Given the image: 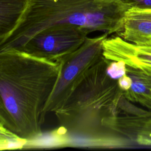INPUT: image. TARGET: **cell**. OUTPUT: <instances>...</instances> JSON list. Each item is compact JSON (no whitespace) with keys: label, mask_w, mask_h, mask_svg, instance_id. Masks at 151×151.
Here are the masks:
<instances>
[{"label":"cell","mask_w":151,"mask_h":151,"mask_svg":"<svg viewBox=\"0 0 151 151\" xmlns=\"http://www.w3.org/2000/svg\"><path fill=\"white\" fill-rule=\"evenodd\" d=\"M128 6L119 0H29L18 24L0 51L19 49L38 32L55 25L77 26L88 34L121 30Z\"/></svg>","instance_id":"cell-3"},{"label":"cell","mask_w":151,"mask_h":151,"mask_svg":"<svg viewBox=\"0 0 151 151\" xmlns=\"http://www.w3.org/2000/svg\"><path fill=\"white\" fill-rule=\"evenodd\" d=\"M108 61L103 57L86 73L63 105L54 113L69 136L80 146L95 148L122 147L120 136L111 134L110 123L116 117L120 94L117 82L106 72Z\"/></svg>","instance_id":"cell-2"},{"label":"cell","mask_w":151,"mask_h":151,"mask_svg":"<svg viewBox=\"0 0 151 151\" xmlns=\"http://www.w3.org/2000/svg\"><path fill=\"white\" fill-rule=\"evenodd\" d=\"M27 142L11 132L0 123V150L22 149L25 146Z\"/></svg>","instance_id":"cell-9"},{"label":"cell","mask_w":151,"mask_h":151,"mask_svg":"<svg viewBox=\"0 0 151 151\" xmlns=\"http://www.w3.org/2000/svg\"><path fill=\"white\" fill-rule=\"evenodd\" d=\"M88 35L77 26L55 25L38 32L18 50L40 58L60 61L77 50Z\"/></svg>","instance_id":"cell-5"},{"label":"cell","mask_w":151,"mask_h":151,"mask_svg":"<svg viewBox=\"0 0 151 151\" xmlns=\"http://www.w3.org/2000/svg\"><path fill=\"white\" fill-rule=\"evenodd\" d=\"M103 56L108 61H122L126 67L151 76V45H138L119 36L107 37L103 42Z\"/></svg>","instance_id":"cell-6"},{"label":"cell","mask_w":151,"mask_h":151,"mask_svg":"<svg viewBox=\"0 0 151 151\" xmlns=\"http://www.w3.org/2000/svg\"><path fill=\"white\" fill-rule=\"evenodd\" d=\"M106 72L111 78L119 79L127 73L126 64L122 61H108Z\"/></svg>","instance_id":"cell-11"},{"label":"cell","mask_w":151,"mask_h":151,"mask_svg":"<svg viewBox=\"0 0 151 151\" xmlns=\"http://www.w3.org/2000/svg\"><path fill=\"white\" fill-rule=\"evenodd\" d=\"M117 83L120 90L126 91L130 88L132 84V79L126 74L119 78Z\"/></svg>","instance_id":"cell-13"},{"label":"cell","mask_w":151,"mask_h":151,"mask_svg":"<svg viewBox=\"0 0 151 151\" xmlns=\"http://www.w3.org/2000/svg\"><path fill=\"white\" fill-rule=\"evenodd\" d=\"M136 74L145 83L146 90L143 94L136 97L134 101L151 110V76L139 71H136ZM149 113L151 114V111Z\"/></svg>","instance_id":"cell-10"},{"label":"cell","mask_w":151,"mask_h":151,"mask_svg":"<svg viewBox=\"0 0 151 151\" xmlns=\"http://www.w3.org/2000/svg\"><path fill=\"white\" fill-rule=\"evenodd\" d=\"M129 8L151 9V0H119Z\"/></svg>","instance_id":"cell-12"},{"label":"cell","mask_w":151,"mask_h":151,"mask_svg":"<svg viewBox=\"0 0 151 151\" xmlns=\"http://www.w3.org/2000/svg\"><path fill=\"white\" fill-rule=\"evenodd\" d=\"M29 0H0V48L15 29Z\"/></svg>","instance_id":"cell-8"},{"label":"cell","mask_w":151,"mask_h":151,"mask_svg":"<svg viewBox=\"0 0 151 151\" xmlns=\"http://www.w3.org/2000/svg\"><path fill=\"white\" fill-rule=\"evenodd\" d=\"M106 33L87 37L75 51L60 61L61 68L57 82L45 107L46 113L54 112L60 108L87 71L103 57V42L108 37Z\"/></svg>","instance_id":"cell-4"},{"label":"cell","mask_w":151,"mask_h":151,"mask_svg":"<svg viewBox=\"0 0 151 151\" xmlns=\"http://www.w3.org/2000/svg\"><path fill=\"white\" fill-rule=\"evenodd\" d=\"M60 61L10 48L0 51V123L28 142L39 138Z\"/></svg>","instance_id":"cell-1"},{"label":"cell","mask_w":151,"mask_h":151,"mask_svg":"<svg viewBox=\"0 0 151 151\" xmlns=\"http://www.w3.org/2000/svg\"><path fill=\"white\" fill-rule=\"evenodd\" d=\"M117 34L127 42L138 45H151V9L129 8Z\"/></svg>","instance_id":"cell-7"}]
</instances>
